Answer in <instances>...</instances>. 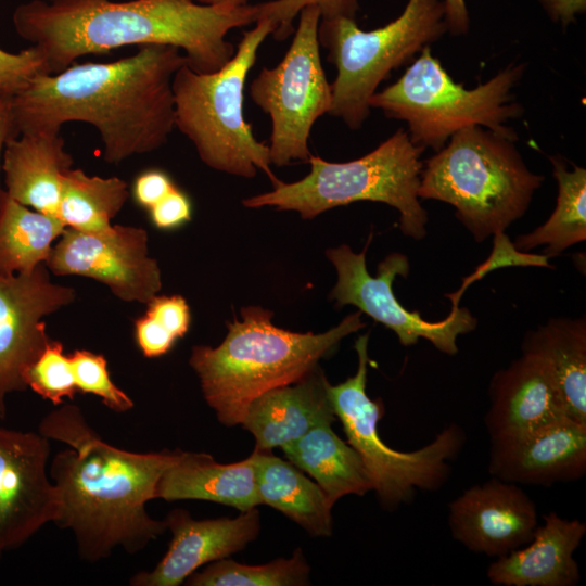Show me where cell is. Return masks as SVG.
Returning <instances> with one entry per match:
<instances>
[{
	"label": "cell",
	"instance_id": "6da1fadb",
	"mask_svg": "<svg viewBox=\"0 0 586 586\" xmlns=\"http://www.w3.org/2000/svg\"><path fill=\"white\" fill-rule=\"evenodd\" d=\"M180 51L141 46L117 61L73 63L37 76L13 98L17 135L60 132L66 123L82 122L97 129L107 163L158 150L176 128L173 79L188 64Z\"/></svg>",
	"mask_w": 586,
	"mask_h": 586
},
{
	"label": "cell",
	"instance_id": "7a4b0ae2",
	"mask_svg": "<svg viewBox=\"0 0 586 586\" xmlns=\"http://www.w3.org/2000/svg\"><path fill=\"white\" fill-rule=\"evenodd\" d=\"M38 432L68 446L52 458L49 474L62 501L55 525L72 532L82 560L98 562L117 548L135 555L167 530L164 520L149 514L146 504L155 499L157 483L179 449L116 447L78 406L65 403L41 419Z\"/></svg>",
	"mask_w": 586,
	"mask_h": 586
},
{
	"label": "cell",
	"instance_id": "3957f363",
	"mask_svg": "<svg viewBox=\"0 0 586 586\" xmlns=\"http://www.w3.org/2000/svg\"><path fill=\"white\" fill-rule=\"evenodd\" d=\"M257 21V4L195 0H31L12 15L17 35L42 52L49 74L87 54L148 44L178 48L191 69L212 73L234 54L228 33Z\"/></svg>",
	"mask_w": 586,
	"mask_h": 586
},
{
	"label": "cell",
	"instance_id": "277c9868",
	"mask_svg": "<svg viewBox=\"0 0 586 586\" xmlns=\"http://www.w3.org/2000/svg\"><path fill=\"white\" fill-rule=\"evenodd\" d=\"M240 315L241 320L227 323L218 346L195 345L189 358L205 402L226 426L240 424L256 397L298 381L342 339L366 326L360 311L319 334L279 328L271 322L273 313L259 306L243 307Z\"/></svg>",
	"mask_w": 586,
	"mask_h": 586
},
{
	"label": "cell",
	"instance_id": "5b68a950",
	"mask_svg": "<svg viewBox=\"0 0 586 586\" xmlns=\"http://www.w3.org/2000/svg\"><path fill=\"white\" fill-rule=\"evenodd\" d=\"M515 140L481 126L459 130L422 167L419 199L454 206L479 243L505 232L544 181L528 169Z\"/></svg>",
	"mask_w": 586,
	"mask_h": 586
},
{
	"label": "cell",
	"instance_id": "8992f818",
	"mask_svg": "<svg viewBox=\"0 0 586 586\" xmlns=\"http://www.w3.org/2000/svg\"><path fill=\"white\" fill-rule=\"evenodd\" d=\"M268 18L245 31L233 56L212 73H196L188 64L173 79L175 126L194 145L208 167L253 178L264 171L272 184L269 148L258 141L244 116V88L265 39L275 31Z\"/></svg>",
	"mask_w": 586,
	"mask_h": 586
},
{
	"label": "cell",
	"instance_id": "52a82bcc",
	"mask_svg": "<svg viewBox=\"0 0 586 586\" xmlns=\"http://www.w3.org/2000/svg\"><path fill=\"white\" fill-rule=\"evenodd\" d=\"M423 149L407 131L398 129L368 154L344 163L328 162L311 155L309 173L294 182L279 180L269 192L242 201L249 208L273 206L295 211L313 219L333 207L358 201L385 203L399 213L405 235L421 240L426 234L428 213L421 206L418 190Z\"/></svg>",
	"mask_w": 586,
	"mask_h": 586
},
{
	"label": "cell",
	"instance_id": "ba28073f",
	"mask_svg": "<svg viewBox=\"0 0 586 586\" xmlns=\"http://www.w3.org/2000/svg\"><path fill=\"white\" fill-rule=\"evenodd\" d=\"M523 72V64L509 65L486 82L466 89L426 47L398 80L372 95L370 107L405 122L409 138L423 150L436 152L451 136L471 126L517 139L507 123L522 112L512 91Z\"/></svg>",
	"mask_w": 586,
	"mask_h": 586
},
{
	"label": "cell",
	"instance_id": "9c48e42d",
	"mask_svg": "<svg viewBox=\"0 0 586 586\" xmlns=\"http://www.w3.org/2000/svg\"><path fill=\"white\" fill-rule=\"evenodd\" d=\"M445 13L443 0H408L398 17L371 30L359 28L355 18H320L319 43L336 68L329 114L360 128L391 72L448 31Z\"/></svg>",
	"mask_w": 586,
	"mask_h": 586
},
{
	"label": "cell",
	"instance_id": "30bf717a",
	"mask_svg": "<svg viewBox=\"0 0 586 586\" xmlns=\"http://www.w3.org/2000/svg\"><path fill=\"white\" fill-rule=\"evenodd\" d=\"M369 333L355 341L358 367L354 375L337 385H329V395L347 443L359 454L380 504L395 509L408 502L417 489L435 491L450 474L449 461L460 454L466 435L457 424H449L425 446L413 451H398L380 437L378 422L383 415L380 398L367 394Z\"/></svg>",
	"mask_w": 586,
	"mask_h": 586
},
{
	"label": "cell",
	"instance_id": "8fae6325",
	"mask_svg": "<svg viewBox=\"0 0 586 586\" xmlns=\"http://www.w3.org/2000/svg\"><path fill=\"white\" fill-rule=\"evenodd\" d=\"M320 18L315 5L305 7L282 60L273 67H263L250 87L254 103L270 117L268 148L271 164L277 166L308 163L311 128L331 109L332 87L319 51Z\"/></svg>",
	"mask_w": 586,
	"mask_h": 586
},
{
	"label": "cell",
	"instance_id": "7c38bea8",
	"mask_svg": "<svg viewBox=\"0 0 586 586\" xmlns=\"http://www.w3.org/2000/svg\"><path fill=\"white\" fill-rule=\"evenodd\" d=\"M372 235L369 234L360 253L353 252L346 244L327 250V257L337 275L329 298L339 308L354 305L361 314L394 331L403 346H412L424 339L440 352L456 355L457 336L473 331L476 318L468 308L457 306L451 307L445 319L433 322L423 319L419 311L403 307L393 292V281L397 276H408V257L392 253L378 265L377 275L371 276L366 266V253Z\"/></svg>",
	"mask_w": 586,
	"mask_h": 586
},
{
	"label": "cell",
	"instance_id": "4fadbf2b",
	"mask_svg": "<svg viewBox=\"0 0 586 586\" xmlns=\"http://www.w3.org/2000/svg\"><path fill=\"white\" fill-rule=\"evenodd\" d=\"M44 264L56 276L94 279L124 302L148 304L162 289L148 233L139 227L112 225L101 232L65 228Z\"/></svg>",
	"mask_w": 586,
	"mask_h": 586
},
{
	"label": "cell",
	"instance_id": "5bb4252c",
	"mask_svg": "<svg viewBox=\"0 0 586 586\" xmlns=\"http://www.w3.org/2000/svg\"><path fill=\"white\" fill-rule=\"evenodd\" d=\"M75 290L54 283L46 264L0 275V421L9 395L27 390L25 374L51 339L43 318L72 304Z\"/></svg>",
	"mask_w": 586,
	"mask_h": 586
},
{
	"label": "cell",
	"instance_id": "9a60e30c",
	"mask_svg": "<svg viewBox=\"0 0 586 586\" xmlns=\"http://www.w3.org/2000/svg\"><path fill=\"white\" fill-rule=\"evenodd\" d=\"M50 440L40 432L0 425V545L27 543L62 513L61 494L48 472Z\"/></svg>",
	"mask_w": 586,
	"mask_h": 586
},
{
	"label": "cell",
	"instance_id": "2e32d148",
	"mask_svg": "<svg viewBox=\"0 0 586 586\" xmlns=\"http://www.w3.org/2000/svg\"><path fill=\"white\" fill-rule=\"evenodd\" d=\"M537 508L518 485L497 477L467 488L448 505V526L467 549L502 557L530 542Z\"/></svg>",
	"mask_w": 586,
	"mask_h": 586
},
{
	"label": "cell",
	"instance_id": "e0dca14e",
	"mask_svg": "<svg viewBox=\"0 0 586 586\" xmlns=\"http://www.w3.org/2000/svg\"><path fill=\"white\" fill-rule=\"evenodd\" d=\"M488 472L514 484L551 486L586 472V423L564 417L520 435L491 438Z\"/></svg>",
	"mask_w": 586,
	"mask_h": 586
},
{
	"label": "cell",
	"instance_id": "ac0fdd59",
	"mask_svg": "<svg viewBox=\"0 0 586 586\" xmlns=\"http://www.w3.org/2000/svg\"><path fill=\"white\" fill-rule=\"evenodd\" d=\"M164 521L171 532L168 549L153 570L133 574L131 586H179L200 566L242 550L260 530L256 507L233 519L205 520H195L177 508Z\"/></svg>",
	"mask_w": 586,
	"mask_h": 586
},
{
	"label": "cell",
	"instance_id": "d6986e66",
	"mask_svg": "<svg viewBox=\"0 0 586 586\" xmlns=\"http://www.w3.org/2000/svg\"><path fill=\"white\" fill-rule=\"evenodd\" d=\"M485 428L491 438L514 436L569 417L549 364L523 353L497 371L488 387Z\"/></svg>",
	"mask_w": 586,
	"mask_h": 586
},
{
	"label": "cell",
	"instance_id": "ffe728a7",
	"mask_svg": "<svg viewBox=\"0 0 586 586\" xmlns=\"http://www.w3.org/2000/svg\"><path fill=\"white\" fill-rule=\"evenodd\" d=\"M329 385L318 365L298 381L256 397L240 423L253 434L256 442L254 450L271 451L316 426L332 424L336 416Z\"/></svg>",
	"mask_w": 586,
	"mask_h": 586
},
{
	"label": "cell",
	"instance_id": "44dd1931",
	"mask_svg": "<svg viewBox=\"0 0 586 586\" xmlns=\"http://www.w3.org/2000/svg\"><path fill=\"white\" fill-rule=\"evenodd\" d=\"M524 546L496 558L487 569L496 586H575L581 578L574 552L586 534V523L550 512L543 517Z\"/></svg>",
	"mask_w": 586,
	"mask_h": 586
},
{
	"label": "cell",
	"instance_id": "7402d4cb",
	"mask_svg": "<svg viewBox=\"0 0 586 586\" xmlns=\"http://www.w3.org/2000/svg\"><path fill=\"white\" fill-rule=\"evenodd\" d=\"M73 164L60 132L20 133L4 146V192L27 207L56 217L63 176Z\"/></svg>",
	"mask_w": 586,
	"mask_h": 586
},
{
	"label": "cell",
	"instance_id": "603a6c76",
	"mask_svg": "<svg viewBox=\"0 0 586 586\" xmlns=\"http://www.w3.org/2000/svg\"><path fill=\"white\" fill-rule=\"evenodd\" d=\"M155 498L206 500L250 510L259 505L254 457L224 464L209 454L179 449L157 483Z\"/></svg>",
	"mask_w": 586,
	"mask_h": 586
},
{
	"label": "cell",
	"instance_id": "cb8c5ba5",
	"mask_svg": "<svg viewBox=\"0 0 586 586\" xmlns=\"http://www.w3.org/2000/svg\"><path fill=\"white\" fill-rule=\"evenodd\" d=\"M252 455L258 504L279 510L313 536H331L333 505L322 488L271 451L254 450Z\"/></svg>",
	"mask_w": 586,
	"mask_h": 586
},
{
	"label": "cell",
	"instance_id": "d4e9b609",
	"mask_svg": "<svg viewBox=\"0 0 586 586\" xmlns=\"http://www.w3.org/2000/svg\"><path fill=\"white\" fill-rule=\"evenodd\" d=\"M290 462L308 473L334 505L346 495L364 496L372 483L359 454L322 424L281 447Z\"/></svg>",
	"mask_w": 586,
	"mask_h": 586
},
{
	"label": "cell",
	"instance_id": "484cf974",
	"mask_svg": "<svg viewBox=\"0 0 586 586\" xmlns=\"http://www.w3.org/2000/svg\"><path fill=\"white\" fill-rule=\"evenodd\" d=\"M523 353L542 356L549 364L570 418L586 423V320L552 318L531 330Z\"/></svg>",
	"mask_w": 586,
	"mask_h": 586
},
{
	"label": "cell",
	"instance_id": "4316f807",
	"mask_svg": "<svg viewBox=\"0 0 586 586\" xmlns=\"http://www.w3.org/2000/svg\"><path fill=\"white\" fill-rule=\"evenodd\" d=\"M65 228L58 217L27 207L2 190L0 275L26 273L44 264Z\"/></svg>",
	"mask_w": 586,
	"mask_h": 586
},
{
	"label": "cell",
	"instance_id": "83f0119b",
	"mask_svg": "<svg viewBox=\"0 0 586 586\" xmlns=\"http://www.w3.org/2000/svg\"><path fill=\"white\" fill-rule=\"evenodd\" d=\"M549 158L558 183L556 207L543 225L513 242L523 252L544 245L548 259L586 240V170L574 164L569 169L559 156Z\"/></svg>",
	"mask_w": 586,
	"mask_h": 586
},
{
	"label": "cell",
	"instance_id": "f1b7e54d",
	"mask_svg": "<svg viewBox=\"0 0 586 586\" xmlns=\"http://www.w3.org/2000/svg\"><path fill=\"white\" fill-rule=\"evenodd\" d=\"M128 198V184L123 179L89 176L72 167L63 176L56 217L77 231H105Z\"/></svg>",
	"mask_w": 586,
	"mask_h": 586
},
{
	"label": "cell",
	"instance_id": "f546056e",
	"mask_svg": "<svg viewBox=\"0 0 586 586\" xmlns=\"http://www.w3.org/2000/svg\"><path fill=\"white\" fill-rule=\"evenodd\" d=\"M310 566L297 548L289 559L279 558L257 565L220 559L192 573L188 586H303L309 585Z\"/></svg>",
	"mask_w": 586,
	"mask_h": 586
},
{
	"label": "cell",
	"instance_id": "4dcf8cb0",
	"mask_svg": "<svg viewBox=\"0 0 586 586\" xmlns=\"http://www.w3.org/2000/svg\"><path fill=\"white\" fill-rule=\"evenodd\" d=\"M25 381L27 388L56 407L65 398L73 400L78 393L69 355L64 354L63 344L55 340L49 342L29 367Z\"/></svg>",
	"mask_w": 586,
	"mask_h": 586
},
{
	"label": "cell",
	"instance_id": "1f68e13d",
	"mask_svg": "<svg viewBox=\"0 0 586 586\" xmlns=\"http://www.w3.org/2000/svg\"><path fill=\"white\" fill-rule=\"evenodd\" d=\"M77 391L98 396L115 412H127L135 406L133 400L111 379L107 361L102 354L87 349H76L69 354Z\"/></svg>",
	"mask_w": 586,
	"mask_h": 586
},
{
	"label": "cell",
	"instance_id": "d6a6232c",
	"mask_svg": "<svg viewBox=\"0 0 586 586\" xmlns=\"http://www.w3.org/2000/svg\"><path fill=\"white\" fill-rule=\"evenodd\" d=\"M358 2V0H270L257 3L258 21L270 20L276 27L272 37L276 40H283L294 31L293 22L305 7L315 5L320 12L321 20L355 18Z\"/></svg>",
	"mask_w": 586,
	"mask_h": 586
},
{
	"label": "cell",
	"instance_id": "836d02e7",
	"mask_svg": "<svg viewBox=\"0 0 586 586\" xmlns=\"http://www.w3.org/2000/svg\"><path fill=\"white\" fill-rule=\"evenodd\" d=\"M42 74L49 71L37 47L30 44L16 53L0 48V97L14 98Z\"/></svg>",
	"mask_w": 586,
	"mask_h": 586
},
{
	"label": "cell",
	"instance_id": "e575fe53",
	"mask_svg": "<svg viewBox=\"0 0 586 586\" xmlns=\"http://www.w3.org/2000/svg\"><path fill=\"white\" fill-rule=\"evenodd\" d=\"M514 266L552 268L546 255L519 251L505 232L494 234L493 250L489 257L477 266L470 276L463 279L461 288L457 292L446 295L451 301V307L459 306L461 295L468 286L483 278L486 273L498 268Z\"/></svg>",
	"mask_w": 586,
	"mask_h": 586
},
{
	"label": "cell",
	"instance_id": "d590c367",
	"mask_svg": "<svg viewBox=\"0 0 586 586\" xmlns=\"http://www.w3.org/2000/svg\"><path fill=\"white\" fill-rule=\"evenodd\" d=\"M146 313L176 340L183 337L191 322L190 307L181 295H155L148 304Z\"/></svg>",
	"mask_w": 586,
	"mask_h": 586
},
{
	"label": "cell",
	"instance_id": "8d00e7d4",
	"mask_svg": "<svg viewBox=\"0 0 586 586\" xmlns=\"http://www.w3.org/2000/svg\"><path fill=\"white\" fill-rule=\"evenodd\" d=\"M152 224L162 230L181 227L191 220L192 205L188 195L175 187L149 209Z\"/></svg>",
	"mask_w": 586,
	"mask_h": 586
},
{
	"label": "cell",
	"instance_id": "74e56055",
	"mask_svg": "<svg viewBox=\"0 0 586 586\" xmlns=\"http://www.w3.org/2000/svg\"><path fill=\"white\" fill-rule=\"evenodd\" d=\"M135 339L141 353L148 358L167 354L177 341L166 329L148 315L133 322Z\"/></svg>",
	"mask_w": 586,
	"mask_h": 586
},
{
	"label": "cell",
	"instance_id": "f35d334b",
	"mask_svg": "<svg viewBox=\"0 0 586 586\" xmlns=\"http://www.w3.org/2000/svg\"><path fill=\"white\" fill-rule=\"evenodd\" d=\"M175 187V183L166 173L158 169H150L141 173L136 178L132 194L137 204L149 211Z\"/></svg>",
	"mask_w": 586,
	"mask_h": 586
},
{
	"label": "cell",
	"instance_id": "ab89813d",
	"mask_svg": "<svg viewBox=\"0 0 586 586\" xmlns=\"http://www.w3.org/2000/svg\"><path fill=\"white\" fill-rule=\"evenodd\" d=\"M548 16L563 27L575 22L577 15L585 13L586 0H538Z\"/></svg>",
	"mask_w": 586,
	"mask_h": 586
},
{
	"label": "cell",
	"instance_id": "60d3db41",
	"mask_svg": "<svg viewBox=\"0 0 586 586\" xmlns=\"http://www.w3.org/2000/svg\"><path fill=\"white\" fill-rule=\"evenodd\" d=\"M448 31L461 35L469 29V12L464 0H443Z\"/></svg>",
	"mask_w": 586,
	"mask_h": 586
},
{
	"label": "cell",
	"instance_id": "b9f144b4",
	"mask_svg": "<svg viewBox=\"0 0 586 586\" xmlns=\"http://www.w3.org/2000/svg\"><path fill=\"white\" fill-rule=\"evenodd\" d=\"M15 136H17V131L13 114V98L0 97V174L4 146ZM1 192L0 188V195Z\"/></svg>",
	"mask_w": 586,
	"mask_h": 586
},
{
	"label": "cell",
	"instance_id": "7bdbcfd3",
	"mask_svg": "<svg viewBox=\"0 0 586 586\" xmlns=\"http://www.w3.org/2000/svg\"><path fill=\"white\" fill-rule=\"evenodd\" d=\"M207 5L242 7L249 4V0H195Z\"/></svg>",
	"mask_w": 586,
	"mask_h": 586
},
{
	"label": "cell",
	"instance_id": "ee69618b",
	"mask_svg": "<svg viewBox=\"0 0 586 586\" xmlns=\"http://www.w3.org/2000/svg\"><path fill=\"white\" fill-rule=\"evenodd\" d=\"M3 552H4V550H3V548H2L1 545H0V560H1L2 556H3Z\"/></svg>",
	"mask_w": 586,
	"mask_h": 586
},
{
	"label": "cell",
	"instance_id": "f6af8a7d",
	"mask_svg": "<svg viewBox=\"0 0 586 586\" xmlns=\"http://www.w3.org/2000/svg\"><path fill=\"white\" fill-rule=\"evenodd\" d=\"M48 1H50V0H48Z\"/></svg>",
	"mask_w": 586,
	"mask_h": 586
}]
</instances>
